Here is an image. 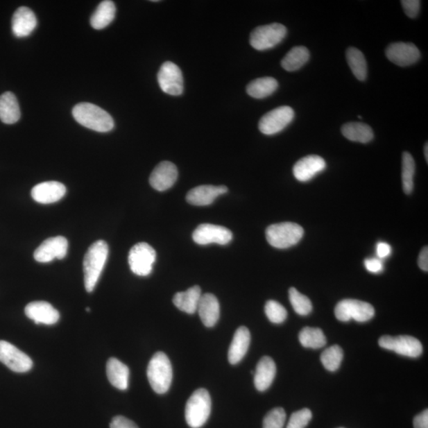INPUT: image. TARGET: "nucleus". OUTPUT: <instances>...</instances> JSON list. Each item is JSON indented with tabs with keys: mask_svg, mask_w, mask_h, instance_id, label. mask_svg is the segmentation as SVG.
Instances as JSON below:
<instances>
[{
	"mask_svg": "<svg viewBox=\"0 0 428 428\" xmlns=\"http://www.w3.org/2000/svg\"><path fill=\"white\" fill-rule=\"evenodd\" d=\"M72 115L78 123L94 131L107 132L112 130L114 121L107 111L98 105L82 103L75 105Z\"/></svg>",
	"mask_w": 428,
	"mask_h": 428,
	"instance_id": "nucleus-1",
	"label": "nucleus"
},
{
	"mask_svg": "<svg viewBox=\"0 0 428 428\" xmlns=\"http://www.w3.org/2000/svg\"><path fill=\"white\" fill-rule=\"evenodd\" d=\"M107 242L98 241L88 248L83 259V273L86 291L91 293L96 287L108 257Z\"/></svg>",
	"mask_w": 428,
	"mask_h": 428,
	"instance_id": "nucleus-2",
	"label": "nucleus"
},
{
	"mask_svg": "<svg viewBox=\"0 0 428 428\" xmlns=\"http://www.w3.org/2000/svg\"><path fill=\"white\" fill-rule=\"evenodd\" d=\"M147 376L150 386L158 394L169 391L173 377L171 361L163 352L155 353L148 366Z\"/></svg>",
	"mask_w": 428,
	"mask_h": 428,
	"instance_id": "nucleus-3",
	"label": "nucleus"
},
{
	"mask_svg": "<svg viewBox=\"0 0 428 428\" xmlns=\"http://www.w3.org/2000/svg\"><path fill=\"white\" fill-rule=\"evenodd\" d=\"M211 397L205 388L194 392L189 398L185 409L187 423L192 428L203 427L209 418L211 413Z\"/></svg>",
	"mask_w": 428,
	"mask_h": 428,
	"instance_id": "nucleus-4",
	"label": "nucleus"
},
{
	"mask_svg": "<svg viewBox=\"0 0 428 428\" xmlns=\"http://www.w3.org/2000/svg\"><path fill=\"white\" fill-rule=\"evenodd\" d=\"M304 235L301 225L293 222L270 225L266 230V237L272 247L285 249L296 246Z\"/></svg>",
	"mask_w": 428,
	"mask_h": 428,
	"instance_id": "nucleus-5",
	"label": "nucleus"
},
{
	"mask_svg": "<svg viewBox=\"0 0 428 428\" xmlns=\"http://www.w3.org/2000/svg\"><path fill=\"white\" fill-rule=\"evenodd\" d=\"M285 26L272 24L255 28L250 36V44L259 51L270 49L277 46L286 36Z\"/></svg>",
	"mask_w": 428,
	"mask_h": 428,
	"instance_id": "nucleus-6",
	"label": "nucleus"
},
{
	"mask_svg": "<svg viewBox=\"0 0 428 428\" xmlns=\"http://www.w3.org/2000/svg\"><path fill=\"white\" fill-rule=\"evenodd\" d=\"M375 314V309L370 304L354 299L343 300L335 309L336 318L343 322L354 320L363 323L373 318Z\"/></svg>",
	"mask_w": 428,
	"mask_h": 428,
	"instance_id": "nucleus-7",
	"label": "nucleus"
},
{
	"mask_svg": "<svg viewBox=\"0 0 428 428\" xmlns=\"http://www.w3.org/2000/svg\"><path fill=\"white\" fill-rule=\"evenodd\" d=\"M128 259L132 273L138 276H148L152 273L157 253L148 243H139L131 248Z\"/></svg>",
	"mask_w": 428,
	"mask_h": 428,
	"instance_id": "nucleus-8",
	"label": "nucleus"
},
{
	"mask_svg": "<svg viewBox=\"0 0 428 428\" xmlns=\"http://www.w3.org/2000/svg\"><path fill=\"white\" fill-rule=\"evenodd\" d=\"M379 344L382 348L409 358H418L423 353L420 341L410 336H383Z\"/></svg>",
	"mask_w": 428,
	"mask_h": 428,
	"instance_id": "nucleus-9",
	"label": "nucleus"
},
{
	"mask_svg": "<svg viewBox=\"0 0 428 428\" xmlns=\"http://www.w3.org/2000/svg\"><path fill=\"white\" fill-rule=\"evenodd\" d=\"M294 118V111L287 105L266 113L259 122V129L265 135H274L285 129Z\"/></svg>",
	"mask_w": 428,
	"mask_h": 428,
	"instance_id": "nucleus-10",
	"label": "nucleus"
},
{
	"mask_svg": "<svg viewBox=\"0 0 428 428\" xmlns=\"http://www.w3.org/2000/svg\"><path fill=\"white\" fill-rule=\"evenodd\" d=\"M0 362L16 373H26L33 368V361L13 344L0 341Z\"/></svg>",
	"mask_w": 428,
	"mask_h": 428,
	"instance_id": "nucleus-11",
	"label": "nucleus"
},
{
	"mask_svg": "<svg viewBox=\"0 0 428 428\" xmlns=\"http://www.w3.org/2000/svg\"><path fill=\"white\" fill-rule=\"evenodd\" d=\"M159 85L164 93L170 96H180L183 92L182 74L176 65L166 61L158 72Z\"/></svg>",
	"mask_w": 428,
	"mask_h": 428,
	"instance_id": "nucleus-12",
	"label": "nucleus"
},
{
	"mask_svg": "<svg viewBox=\"0 0 428 428\" xmlns=\"http://www.w3.org/2000/svg\"><path fill=\"white\" fill-rule=\"evenodd\" d=\"M193 240L199 246L218 243L225 246L232 240V233L227 228L212 224L198 226L193 232Z\"/></svg>",
	"mask_w": 428,
	"mask_h": 428,
	"instance_id": "nucleus-13",
	"label": "nucleus"
},
{
	"mask_svg": "<svg viewBox=\"0 0 428 428\" xmlns=\"http://www.w3.org/2000/svg\"><path fill=\"white\" fill-rule=\"evenodd\" d=\"M69 243L64 237L47 239L39 246L33 257L39 263L52 262L55 259H62L68 252Z\"/></svg>",
	"mask_w": 428,
	"mask_h": 428,
	"instance_id": "nucleus-14",
	"label": "nucleus"
},
{
	"mask_svg": "<svg viewBox=\"0 0 428 428\" xmlns=\"http://www.w3.org/2000/svg\"><path fill=\"white\" fill-rule=\"evenodd\" d=\"M386 55L391 62L401 67L413 65L420 58V50L413 43H393L387 47Z\"/></svg>",
	"mask_w": 428,
	"mask_h": 428,
	"instance_id": "nucleus-15",
	"label": "nucleus"
},
{
	"mask_svg": "<svg viewBox=\"0 0 428 428\" xmlns=\"http://www.w3.org/2000/svg\"><path fill=\"white\" fill-rule=\"evenodd\" d=\"M177 179L176 166L169 161H163L155 166L150 176L149 182L155 190L165 191L175 185Z\"/></svg>",
	"mask_w": 428,
	"mask_h": 428,
	"instance_id": "nucleus-16",
	"label": "nucleus"
},
{
	"mask_svg": "<svg viewBox=\"0 0 428 428\" xmlns=\"http://www.w3.org/2000/svg\"><path fill=\"white\" fill-rule=\"evenodd\" d=\"M326 168L325 160L320 155H310L298 160L293 166V176L300 182H307Z\"/></svg>",
	"mask_w": 428,
	"mask_h": 428,
	"instance_id": "nucleus-17",
	"label": "nucleus"
},
{
	"mask_svg": "<svg viewBox=\"0 0 428 428\" xmlns=\"http://www.w3.org/2000/svg\"><path fill=\"white\" fill-rule=\"evenodd\" d=\"M66 187L57 181L39 183L32 189L31 196L35 202L41 204H51L60 201L66 194Z\"/></svg>",
	"mask_w": 428,
	"mask_h": 428,
	"instance_id": "nucleus-18",
	"label": "nucleus"
},
{
	"mask_svg": "<svg viewBox=\"0 0 428 428\" xmlns=\"http://www.w3.org/2000/svg\"><path fill=\"white\" fill-rule=\"evenodd\" d=\"M25 314L35 324L52 325L59 320L60 314L51 304L46 302H33L26 305Z\"/></svg>",
	"mask_w": 428,
	"mask_h": 428,
	"instance_id": "nucleus-19",
	"label": "nucleus"
},
{
	"mask_svg": "<svg viewBox=\"0 0 428 428\" xmlns=\"http://www.w3.org/2000/svg\"><path fill=\"white\" fill-rule=\"evenodd\" d=\"M228 192L225 186L203 185L194 187L187 194V201L196 207L212 204L216 198Z\"/></svg>",
	"mask_w": 428,
	"mask_h": 428,
	"instance_id": "nucleus-20",
	"label": "nucleus"
},
{
	"mask_svg": "<svg viewBox=\"0 0 428 428\" xmlns=\"http://www.w3.org/2000/svg\"><path fill=\"white\" fill-rule=\"evenodd\" d=\"M37 24L36 15L30 8L26 7L16 10L12 18V31L17 37L29 36Z\"/></svg>",
	"mask_w": 428,
	"mask_h": 428,
	"instance_id": "nucleus-21",
	"label": "nucleus"
},
{
	"mask_svg": "<svg viewBox=\"0 0 428 428\" xmlns=\"http://www.w3.org/2000/svg\"><path fill=\"white\" fill-rule=\"evenodd\" d=\"M276 375V365L271 357H264L259 360L254 371V384L259 392L268 390Z\"/></svg>",
	"mask_w": 428,
	"mask_h": 428,
	"instance_id": "nucleus-22",
	"label": "nucleus"
},
{
	"mask_svg": "<svg viewBox=\"0 0 428 428\" xmlns=\"http://www.w3.org/2000/svg\"><path fill=\"white\" fill-rule=\"evenodd\" d=\"M200 319L207 327H212L220 318V305L218 298L212 293L202 296L197 309Z\"/></svg>",
	"mask_w": 428,
	"mask_h": 428,
	"instance_id": "nucleus-23",
	"label": "nucleus"
},
{
	"mask_svg": "<svg viewBox=\"0 0 428 428\" xmlns=\"http://www.w3.org/2000/svg\"><path fill=\"white\" fill-rule=\"evenodd\" d=\"M251 342V334L246 327H241L236 331L228 353V359L232 365H236L246 357Z\"/></svg>",
	"mask_w": 428,
	"mask_h": 428,
	"instance_id": "nucleus-24",
	"label": "nucleus"
},
{
	"mask_svg": "<svg viewBox=\"0 0 428 428\" xmlns=\"http://www.w3.org/2000/svg\"><path fill=\"white\" fill-rule=\"evenodd\" d=\"M107 375L110 384L120 391H126L129 386L130 370L120 360L111 358L107 363Z\"/></svg>",
	"mask_w": 428,
	"mask_h": 428,
	"instance_id": "nucleus-25",
	"label": "nucleus"
},
{
	"mask_svg": "<svg viewBox=\"0 0 428 428\" xmlns=\"http://www.w3.org/2000/svg\"><path fill=\"white\" fill-rule=\"evenodd\" d=\"M21 111L18 100L12 92L0 96V120L5 124H15L20 119Z\"/></svg>",
	"mask_w": 428,
	"mask_h": 428,
	"instance_id": "nucleus-26",
	"label": "nucleus"
},
{
	"mask_svg": "<svg viewBox=\"0 0 428 428\" xmlns=\"http://www.w3.org/2000/svg\"><path fill=\"white\" fill-rule=\"evenodd\" d=\"M201 297V288L194 286L185 292L177 293L173 298V303L182 312L194 314L198 309Z\"/></svg>",
	"mask_w": 428,
	"mask_h": 428,
	"instance_id": "nucleus-27",
	"label": "nucleus"
},
{
	"mask_svg": "<svg viewBox=\"0 0 428 428\" xmlns=\"http://www.w3.org/2000/svg\"><path fill=\"white\" fill-rule=\"evenodd\" d=\"M342 135L349 141L366 144L374 139V132L372 128L361 122H349L343 126Z\"/></svg>",
	"mask_w": 428,
	"mask_h": 428,
	"instance_id": "nucleus-28",
	"label": "nucleus"
},
{
	"mask_svg": "<svg viewBox=\"0 0 428 428\" xmlns=\"http://www.w3.org/2000/svg\"><path fill=\"white\" fill-rule=\"evenodd\" d=\"M116 7L113 1L105 0L98 6L91 18V26L96 30H102L109 26L115 18Z\"/></svg>",
	"mask_w": 428,
	"mask_h": 428,
	"instance_id": "nucleus-29",
	"label": "nucleus"
},
{
	"mask_svg": "<svg viewBox=\"0 0 428 428\" xmlns=\"http://www.w3.org/2000/svg\"><path fill=\"white\" fill-rule=\"evenodd\" d=\"M279 87V83L272 77L254 80L247 86V93L255 99H264L271 96Z\"/></svg>",
	"mask_w": 428,
	"mask_h": 428,
	"instance_id": "nucleus-30",
	"label": "nucleus"
},
{
	"mask_svg": "<svg viewBox=\"0 0 428 428\" xmlns=\"http://www.w3.org/2000/svg\"><path fill=\"white\" fill-rule=\"evenodd\" d=\"M310 54L308 49L304 46L293 47L285 58L281 65L283 69L288 71H297L302 68L309 60Z\"/></svg>",
	"mask_w": 428,
	"mask_h": 428,
	"instance_id": "nucleus-31",
	"label": "nucleus"
},
{
	"mask_svg": "<svg viewBox=\"0 0 428 428\" xmlns=\"http://www.w3.org/2000/svg\"><path fill=\"white\" fill-rule=\"evenodd\" d=\"M346 58L350 69L360 81H364L368 77V64L364 55L357 48L350 47L347 49Z\"/></svg>",
	"mask_w": 428,
	"mask_h": 428,
	"instance_id": "nucleus-32",
	"label": "nucleus"
},
{
	"mask_svg": "<svg viewBox=\"0 0 428 428\" xmlns=\"http://www.w3.org/2000/svg\"><path fill=\"white\" fill-rule=\"evenodd\" d=\"M299 341L304 348L319 349L326 345L327 339L318 327H307L300 332Z\"/></svg>",
	"mask_w": 428,
	"mask_h": 428,
	"instance_id": "nucleus-33",
	"label": "nucleus"
},
{
	"mask_svg": "<svg viewBox=\"0 0 428 428\" xmlns=\"http://www.w3.org/2000/svg\"><path fill=\"white\" fill-rule=\"evenodd\" d=\"M416 170L413 155L407 152L402 155V185L404 192L410 194L414 188V175Z\"/></svg>",
	"mask_w": 428,
	"mask_h": 428,
	"instance_id": "nucleus-34",
	"label": "nucleus"
},
{
	"mask_svg": "<svg viewBox=\"0 0 428 428\" xmlns=\"http://www.w3.org/2000/svg\"><path fill=\"white\" fill-rule=\"evenodd\" d=\"M343 359V350L338 345L327 348L320 357L321 363L325 369L332 372H334L340 368Z\"/></svg>",
	"mask_w": 428,
	"mask_h": 428,
	"instance_id": "nucleus-35",
	"label": "nucleus"
},
{
	"mask_svg": "<svg viewBox=\"0 0 428 428\" xmlns=\"http://www.w3.org/2000/svg\"><path fill=\"white\" fill-rule=\"evenodd\" d=\"M289 298L292 307L298 315L307 316L312 312L313 305L308 297L303 296L297 289L291 288Z\"/></svg>",
	"mask_w": 428,
	"mask_h": 428,
	"instance_id": "nucleus-36",
	"label": "nucleus"
},
{
	"mask_svg": "<svg viewBox=\"0 0 428 428\" xmlns=\"http://www.w3.org/2000/svg\"><path fill=\"white\" fill-rule=\"evenodd\" d=\"M265 314L269 320L274 324H282L287 318L286 309L273 300L266 303Z\"/></svg>",
	"mask_w": 428,
	"mask_h": 428,
	"instance_id": "nucleus-37",
	"label": "nucleus"
},
{
	"mask_svg": "<svg viewBox=\"0 0 428 428\" xmlns=\"http://www.w3.org/2000/svg\"><path fill=\"white\" fill-rule=\"evenodd\" d=\"M286 419L285 410L282 408H275L265 416L263 428H283Z\"/></svg>",
	"mask_w": 428,
	"mask_h": 428,
	"instance_id": "nucleus-38",
	"label": "nucleus"
},
{
	"mask_svg": "<svg viewBox=\"0 0 428 428\" xmlns=\"http://www.w3.org/2000/svg\"><path fill=\"white\" fill-rule=\"evenodd\" d=\"M312 418V412L308 409L297 411L291 415L286 428H305Z\"/></svg>",
	"mask_w": 428,
	"mask_h": 428,
	"instance_id": "nucleus-39",
	"label": "nucleus"
},
{
	"mask_svg": "<svg viewBox=\"0 0 428 428\" xmlns=\"http://www.w3.org/2000/svg\"><path fill=\"white\" fill-rule=\"evenodd\" d=\"M401 3L404 13L410 19H415L418 17L420 9V1H418V0H402Z\"/></svg>",
	"mask_w": 428,
	"mask_h": 428,
	"instance_id": "nucleus-40",
	"label": "nucleus"
},
{
	"mask_svg": "<svg viewBox=\"0 0 428 428\" xmlns=\"http://www.w3.org/2000/svg\"><path fill=\"white\" fill-rule=\"evenodd\" d=\"M110 428H138L135 422L124 418V416H115L111 421Z\"/></svg>",
	"mask_w": 428,
	"mask_h": 428,
	"instance_id": "nucleus-41",
	"label": "nucleus"
},
{
	"mask_svg": "<svg viewBox=\"0 0 428 428\" xmlns=\"http://www.w3.org/2000/svg\"><path fill=\"white\" fill-rule=\"evenodd\" d=\"M366 270L371 273H380L383 271V263L380 259H366L364 262Z\"/></svg>",
	"mask_w": 428,
	"mask_h": 428,
	"instance_id": "nucleus-42",
	"label": "nucleus"
},
{
	"mask_svg": "<svg viewBox=\"0 0 428 428\" xmlns=\"http://www.w3.org/2000/svg\"><path fill=\"white\" fill-rule=\"evenodd\" d=\"M414 428H428V410L416 416L413 420Z\"/></svg>",
	"mask_w": 428,
	"mask_h": 428,
	"instance_id": "nucleus-43",
	"label": "nucleus"
},
{
	"mask_svg": "<svg viewBox=\"0 0 428 428\" xmlns=\"http://www.w3.org/2000/svg\"><path fill=\"white\" fill-rule=\"evenodd\" d=\"M392 248L390 244L384 242H380L377 246V255L379 258L384 259L391 255Z\"/></svg>",
	"mask_w": 428,
	"mask_h": 428,
	"instance_id": "nucleus-44",
	"label": "nucleus"
},
{
	"mask_svg": "<svg viewBox=\"0 0 428 428\" xmlns=\"http://www.w3.org/2000/svg\"><path fill=\"white\" fill-rule=\"evenodd\" d=\"M418 265L421 270L427 272L428 271V248L422 249L419 255Z\"/></svg>",
	"mask_w": 428,
	"mask_h": 428,
	"instance_id": "nucleus-45",
	"label": "nucleus"
},
{
	"mask_svg": "<svg viewBox=\"0 0 428 428\" xmlns=\"http://www.w3.org/2000/svg\"><path fill=\"white\" fill-rule=\"evenodd\" d=\"M425 159L427 162L428 161V144L427 143H426L425 146Z\"/></svg>",
	"mask_w": 428,
	"mask_h": 428,
	"instance_id": "nucleus-46",
	"label": "nucleus"
},
{
	"mask_svg": "<svg viewBox=\"0 0 428 428\" xmlns=\"http://www.w3.org/2000/svg\"><path fill=\"white\" fill-rule=\"evenodd\" d=\"M86 310H87V312H88V313H89V312H90V310H91V309H90V308H87V309H86Z\"/></svg>",
	"mask_w": 428,
	"mask_h": 428,
	"instance_id": "nucleus-47",
	"label": "nucleus"
}]
</instances>
